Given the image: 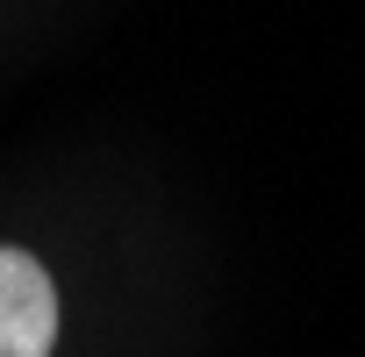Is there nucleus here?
I'll return each mask as SVG.
<instances>
[{
    "label": "nucleus",
    "mask_w": 365,
    "mask_h": 357,
    "mask_svg": "<svg viewBox=\"0 0 365 357\" xmlns=\"http://www.w3.org/2000/svg\"><path fill=\"white\" fill-rule=\"evenodd\" d=\"M58 343V286L29 250L0 243V357H51Z\"/></svg>",
    "instance_id": "obj_1"
}]
</instances>
